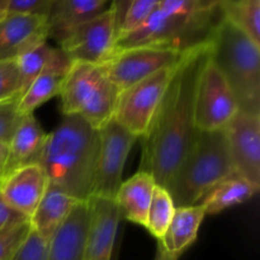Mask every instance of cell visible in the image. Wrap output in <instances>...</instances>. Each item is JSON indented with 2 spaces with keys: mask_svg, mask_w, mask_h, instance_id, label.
Returning a JSON list of instances; mask_svg holds the SVG:
<instances>
[{
  "mask_svg": "<svg viewBox=\"0 0 260 260\" xmlns=\"http://www.w3.org/2000/svg\"><path fill=\"white\" fill-rule=\"evenodd\" d=\"M9 15V0H0V23Z\"/></svg>",
  "mask_w": 260,
  "mask_h": 260,
  "instance_id": "8d00e7d4",
  "label": "cell"
},
{
  "mask_svg": "<svg viewBox=\"0 0 260 260\" xmlns=\"http://www.w3.org/2000/svg\"><path fill=\"white\" fill-rule=\"evenodd\" d=\"M86 229L88 206L80 202L50 239L46 260H84Z\"/></svg>",
  "mask_w": 260,
  "mask_h": 260,
  "instance_id": "d6986e66",
  "label": "cell"
},
{
  "mask_svg": "<svg viewBox=\"0 0 260 260\" xmlns=\"http://www.w3.org/2000/svg\"><path fill=\"white\" fill-rule=\"evenodd\" d=\"M223 0H197V10L200 13H213L220 9Z\"/></svg>",
  "mask_w": 260,
  "mask_h": 260,
  "instance_id": "836d02e7",
  "label": "cell"
},
{
  "mask_svg": "<svg viewBox=\"0 0 260 260\" xmlns=\"http://www.w3.org/2000/svg\"><path fill=\"white\" fill-rule=\"evenodd\" d=\"M210 53V38L185 52L146 134L140 139L142 155L139 170L150 173L156 184L164 188H168L200 132L194 119L196 88Z\"/></svg>",
  "mask_w": 260,
  "mask_h": 260,
  "instance_id": "6da1fadb",
  "label": "cell"
},
{
  "mask_svg": "<svg viewBox=\"0 0 260 260\" xmlns=\"http://www.w3.org/2000/svg\"><path fill=\"white\" fill-rule=\"evenodd\" d=\"M220 12L260 46V0H223Z\"/></svg>",
  "mask_w": 260,
  "mask_h": 260,
  "instance_id": "cb8c5ba5",
  "label": "cell"
},
{
  "mask_svg": "<svg viewBox=\"0 0 260 260\" xmlns=\"http://www.w3.org/2000/svg\"><path fill=\"white\" fill-rule=\"evenodd\" d=\"M50 240L38 235L32 229L10 260H46Z\"/></svg>",
  "mask_w": 260,
  "mask_h": 260,
  "instance_id": "f1b7e54d",
  "label": "cell"
},
{
  "mask_svg": "<svg viewBox=\"0 0 260 260\" xmlns=\"http://www.w3.org/2000/svg\"><path fill=\"white\" fill-rule=\"evenodd\" d=\"M98 135V157L91 196L114 200L123 182L122 175L127 157L139 139L123 128L113 117L99 127Z\"/></svg>",
  "mask_w": 260,
  "mask_h": 260,
  "instance_id": "8fae6325",
  "label": "cell"
},
{
  "mask_svg": "<svg viewBox=\"0 0 260 260\" xmlns=\"http://www.w3.org/2000/svg\"><path fill=\"white\" fill-rule=\"evenodd\" d=\"M29 230L30 223L27 221L8 233L0 234V260H10L13 258Z\"/></svg>",
  "mask_w": 260,
  "mask_h": 260,
  "instance_id": "4dcf8cb0",
  "label": "cell"
},
{
  "mask_svg": "<svg viewBox=\"0 0 260 260\" xmlns=\"http://www.w3.org/2000/svg\"><path fill=\"white\" fill-rule=\"evenodd\" d=\"M117 41V18L113 5L78 25L58 42L71 63L103 65L112 57Z\"/></svg>",
  "mask_w": 260,
  "mask_h": 260,
  "instance_id": "9c48e42d",
  "label": "cell"
},
{
  "mask_svg": "<svg viewBox=\"0 0 260 260\" xmlns=\"http://www.w3.org/2000/svg\"><path fill=\"white\" fill-rule=\"evenodd\" d=\"M175 212V205L167 188L157 185L152 193L151 202L147 211L145 229L160 241L172 221Z\"/></svg>",
  "mask_w": 260,
  "mask_h": 260,
  "instance_id": "484cf974",
  "label": "cell"
},
{
  "mask_svg": "<svg viewBox=\"0 0 260 260\" xmlns=\"http://www.w3.org/2000/svg\"><path fill=\"white\" fill-rule=\"evenodd\" d=\"M88 206V229L84 244V260H111L119 223L116 201L90 196Z\"/></svg>",
  "mask_w": 260,
  "mask_h": 260,
  "instance_id": "4fadbf2b",
  "label": "cell"
},
{
  "mask_svg": "<svg viewBox=\"0 0 260 260\" xmlns=\"http://www.w3.org/2000/svg\"><path fill=\"white\" fill-rule=\"evenodd\" d=\"M223 129L235 173L260 187V116L239 109Z\"/></svg>",
  "mask_w": 260,
  "mask_h": 260,
  "instance_id": "7c38bea8",
  "label": "cell"
},
{
  "mask_svg": "<svg viewBox=\"0 0 260 260\" xmlns=\"http://www.w3.org/2000/svg\"><path fill=\"white\" fill-rule=\"evenodd\" d=\"M205 217L206 211L200 203L175 207L174 216L159 243L168 253L180 256L196 241Z\"/></svg>",
  "mask_w": 260,
  "mask_h": 260,
  "instance_id": "7402d4cb",
  "label": "cell"
},
{
  "mask_svg": "<svg viewBox=\"0 0 260 260\" xmlns=\"http://www.w3.org/2000/svg\"><path fill=\"white\" fill-rule=\"evenodd\" d=\"M46 141L47 134L43 131L35 113L23 116L8 142V159L0 178L25 165L40 164Z\"/></svg>",
  "mask_w": 260,
  "mask_h": 260,
  "instance_id": "2e32d148",
  "label": "cell"
},
{
  "mask_svg": "<svg viewBox=\"0 0 260 260\" xmlns=\"http://www.w3.org/2000/svg\"><path fill=\"white\" fill-rule=\"evenodd\" d=\"M0 183H2V178H0Z\"/></svg>",
  "mask_w": 260,
  "mask_h": 260,
  "instance_id": "74e56055",
  "label": "cell"
},
{
  "mask_svg": "<svg viewBox=\"0 0 260 260\" xmlns=\"http://www.w3.org/2000/svg\"><path fill=\"white\" fill-rule=\"evenodd\" d=\"M189 48L182 50L162 46L127 48L116 51L102 66L119 94L157 71L177 65Z\"/></svg>",
  "mask_w": 260,
  "mask_h": 260,
  "instance_id": "ba28073f",
  "label": "cell"
},
{
  "mask_svg": "<svg viewBox=\"0 0 260 260\" xmlns=\"http://www.w3.org/2000/svg\"><path fill=\"white\" fill-rule=\"evenodd\" d=\"M98 147L95 127L79 116H63L47 134L40 160L48 183L86 202L93 194Z\"/></svg>",
  "mask_w": 260,
  "mask_h": 260,
  "instance_id": "7a4b0ae2",
  "label": "cell"
},
{
  "mask_svg": "<svg viewBox=\"0 0 260 260\" xmlns=\"http://www.w3.org/2000/svg\"><path fill=\"white\" fill-rule=\"evenodd\" d=\"M154 260H179V256L173 255V254L168 253V251L162 248L161 244L157 243L156 254H155Z\"/></svg>",
  "mask_w": 260,
  "mask_h": 260,
  "instance_id": "e575fe53",
  "label": "cell"
},
{
  "mask_svg": "<svg viewBox=\"0 0 260 260\" xmlns=\"http://www.w3.org/2000/svg\"><path fill=\"white\" fill-rule=\"evenodd\" d=\"M8 159V144L0 141V175H2L3 169L5 167V162Z\"/></svg>",
  "mask_w": 260,
  "mask_h": 260,
  "instance_id": "d590c367",
  "label": "cell"
},
{
  "mask_svg": "<svg viewBox=\"0 0 260 260\" xmlns=\"http://www.w3.org/2000/svg\"><path fill=\"white\" fill-rule=\"evenodd\" d=\"M57 47H52L46 42L40 43L17 58V65L20 76V98L27 91L28 86L45 70L46 66L55 55Z\"/></svg>",
  "mask_w": 260,
  "mask_h": 260,
  "instance_id": "4316f807",
  "label": "cell"
},
{
  "mask_svg": "<svg viewBox=\"0 0 260 260\" xmlns=\"http://www.w3.org/2000/svg\"><path fill=\"white\" fill-rule=\"evenodd\" d=\"M177 65L162 69L118 94L113 118L139 140L146 134Z\"/></svg>",
  "mask_w": 260,
  "mask_h": 260,
  "instance_id": "52a82bcc",
  "label": "cell"
},
{
  "mask_svg": "<svg viewBox=\"0 0 260 260\" xmlns=\"http://www.w3.org/2000/svg\"><path fill=\"white\" fill-rule=\"evenodd\" d=\"M47 187V175L41 164H29L2 178L0 194L10 207L29 220Z\"/></svg>",
  "mask_w": 260,
  "mask_h": 260,
  "instance_id": "5bb4252c",
  "label": "cell"
},
{
  "mask_svg": "<svg viewBox=\"0 0 260 260\" xmlns=\"http://www.w3.org/2000/svg\"><path fill=\"white\" fill-rule=\"evenodd\" d=\"M27 221L29 220L23 215H20L19 212H17L14 208L10 207L0 194V234L8 233L13 229L23 225Z\"/></svg>",
  "mask_w": 260,
  "mask_h": 260,
  "instance_id": "d6a6232c",
  "label": "cell"
},
{
  "mask_svg": "<svg viewBox=\"0 0 260 260\" xmlns=\"http://www.w3.org/2000/svg\"><path fill=\"white\" fill-rule=\"evenodd\" d=\"M108 2H109V0H108Z\"/></svg>",
  "mask_w": 260,
  "mask_h": 260,
  "instance_id": "f35d334b",
  "label": "cell"
},
{
  "mask_svg": "<svg viewBox=\"0 0 260 260\" xmlns=\"http://www.w3.org/2000/svg\"><path fill=\"white\" fill-rule=\"evenodd\" d=\"M19 99L20 76L17 61H0V103Z\"/></svg>",
  "mask_w": 260,
  "mask_h": 260,
  "instance_id": "83f0119b",
  "label": "cell"
},
{
  "mask_svg": "<svg viewBox=\"0 0 260 260\" xmlns=\"http://www.w3.org/2000/svg\"><path fill=\"white\" fill-rule=\"evenodd\" d=\"M234 173L225 129L200 131L167 189L175 207L194 206L211 188Z\"/></svg>",
  "mask_w": 260,
  "mask_h": 260,
  "instance_id": "5b68a950",
  "label": "cell"
},
{
  "mask_svg": "<svg viewBox=\"0 0 260 260\" xmlns=\"http://www.w3.org/2000/svg\"><path fill=\"white\" fill-rule=\"evenodd\" d=\"M210 42L211 58L230 85L239 109L260 116V46L222 14Z\"/></svg>",
  "mask_w": 260,
  "mask_h": 260,
  "instance_id": "277c9868",
  "label": "cell"
},
{
  "mask_svg": "<svg viewBox=\"0 0 260 260\" xmlns=\"http://www.w3.org/2000/svg\"><path fill=\"white\" fill-rule=\"evenodd\" d=\"M238 111L235 95L210 53L201 70L196 88V126L198 131L223 129Z\"/></svg>",
  "mask_w": 260,
  "mask_h": 260,
  "instance_id": "30bf717a",
  "label": "cell"
},
{
  "mask_svg": "<svg viewBox=\"0 0 260 260\" xmlns=\"http://www.w3.org/2000/svg\"><path fill=\"white\" fill-rule=\"evenodd\" d=\"M48 40L46 17L9 14L0 23V61L19 56Z\"/></svg>",
  "mask_w": 260,
  "mask_h": 260,
  "instance_id": "9a60e30c",
  "label": "cell"
},
{
  "mask_svg": "<svg viewBox=\"0 0 260 260\" xmlns=\"http://www.w3.org/2000/svg\"><path fill=\"white\" fill-rule=\"evenodd\" d=\"M70 66L71 62L68 60L65 53L57 47L45 70L33 80V83L28 86L27 91L18 102L19 113L22 116L35 113L38 107L45 104L53 96H57Z\"/></svg>",
  "mask_w": 260,
  "mask_h": 260,
  "instance_id": "ac0fdd59",
  "label": "cell"
},
{
  "mask_svg": "<svg viewBox=\"0 0 260 260\" xmlns=\"http://www.w3.org/2000/svg\"><path fill=\"white\" fill-rule=\"evenodd\" d=\"M215 13L198 12L197 0H160L140 27L116 41L114 52L140 46L185 50L200 45L210 38Z\"/></svg>",
  "mask_w": 260,
  "mask_h": 260,
  "instance_id": "3957f363",
  "label": "cell"
},
{
  "mask_svg": "<svg viewBox=\"0 0 260 260\" xmlns=\"http://www.w3.org/2000/svg\"><path fill=\"white\" fill-rule=\"evenodd\" d=\"M80 202L74 196L48 183L42 200L29 218L30 229L50 240Z\"/></svg>",
  "mask_w": 260,
  "mask_h": 260,
  "instance_id": "ffe728a7",
  "label": "cell"
},
{
  "mask_svg": "<svg viewBox=\"0 0 260 260\" xmlns=\"http://www.w3.org/2000/svg\"><path fill=\"white\" fill-rule=\"evenodd\" d=\"M156 182L150 173L139 170L121 183L114 197L119 215L126 220L144 226Z\"/></svg>",
  "mask_w": 260,
  "mask_h": 260,
  "instance_id": "44dd1931",
  "label": "cell"
},
{
  "mask_svg": "<svg viewBox=\"0 0 260 260\" xmlns=\"http://www.w3.org/2000/svg\"><path fill=\"white\" fill-rule=\"evenodd\" d=\"M159 2L160 0H112L117 18V40L140 27Z\"/></svg>",
  "mask_w": 260,
  "mask_h": 260,
  "instance_id": "d4e9b609",
  "label": "cell"
},
{
  "mask_svg": "<svg viewBox=\"0 0 260 260\" xmlns=\"http://www.w3.org/2000/svg\"><path fill=\"white\" fill-rule=\"evenodd\" d=\"M58 96L63 116H79L98 129L113 117L118 91L102 65L74 62Z\"/></svg>",
  "mask_w": 260,
  "mask_h": 260,
  "instance_id": "8992f818",
  "label": "cell"
},
{
  "mask_svg": "<svg viewBox=\"0 0 260 260\" xmlns=\"http://www.w3.org/2000/svg\"><path fill=\"white\" fill-rule=\"evenodd\" d=\"M259 188L238 173H234L211 188L200 205L205 208L206 216L216 215L251 200L259 192Z\"/></svg>",
  "mask_w": 260,
  "mask_h": 260,
  "instance_id": "603a6c76",
  "label": "cell"
},
{
  "mask_svg": "<svg viewBox=\"0 0 260 260\" xmlns=\"http://www.w3.org/2000/svg\"><path fill=\"white\" fill-rule=\"evenodd\" d=\"M51 0H9V14H35L46 17Z\"/></svg>",
  "mask_w": 260,
  "mask_h": 260,
  "instance_id": "1f68e13d",
  "label": "cell"
},
{
  "mask_svg": "<svg viewBox=\"0 0 260 260\" xmlns=\"http://www.w3.org/2000/svg\"><path fill=\"white\" fill-rule=\"evenodd\" d=\"M18 102L10 101L0 103V141L9 142L22 119V114L18 111Z\"/></svg>",
  "mask_w": 260,
  "mask_h": 260,
  "instance_id": "f546056e",
  "label": "cell"
},
{
  "mask_svg": "<svg viewBox=\"0 0 260 260\" xmlns=\"http://www.w3.org/2000/svg\"><path fill=\"white\" fill-rule=\"evenodd\" d=\"M108 0H51L46 14L48 38L60 42L69 32L107 9Z\"/></svg>",
  "mask_w": 260,
  "mask_h": 260,
  "instance_id": "e0dca14e",
  "label": "cell"
}]
</instances>
